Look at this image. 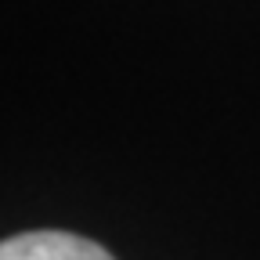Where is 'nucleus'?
Listing matches in <instances>:
<instances>
[{"label": "nucleus", "mask_w": 260, "mask_h": 260, "mask_svg": "<svg viewBox=\"0 0 260 260\" xmlns=\"http://www.w3.org/2000/svg\"><path fill=\"white\" fill-rule=\"evenodd\" d=\"M0 260H116V256L105 246L73 232H22L0 242Z\"/></svg>", "instance_id": "f257e3e1"}]
</instances>
